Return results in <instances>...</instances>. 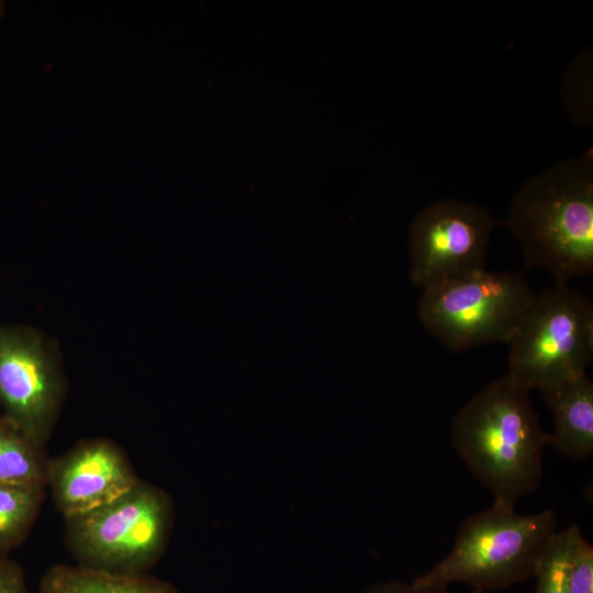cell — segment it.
Here are the masks:
<instances>
[{
	"label": "cell",
	"mask_w": 593,
	"mask_h": 593,
	"mask_svg": "<svg viewBox=\"0 0 593 593\" xmlns=\"http://www.w3.org/2000/svg\"><path fill=\"white\" fill-rule=\"evenodd\" d=\"M451 441L494 501L515 505L540 484L548 433L529 392L506 376L489 382L457 412Z\"/></svg>",
	"instance_id": "cell-1"
},
{
	"label": "cell",
	"mask_w": 593,
	"mask_h": 593,
	"mask_svg": "<svg viewBox=\"0 0 593 593\" xmlns=\"http://www.w3.org/2000/svg\"><path fill=\"white\" fill-rule=\"evenodd\" d=\"M504 225L519 243L526 268L556 283L593 270V155L558 163L517 191Z\"/></svg>",
	"instance_id": "cell-2"
},
{
	"label": "cell",
	"mask_w": 593,
	"mask_h": 593,
	"mask_svg": "<svg viewBox=\"0 0 593 593\" xmlns=\"http://www.w3.org/2000/svg\"><path fill=\"white\" fill-rule=\"evenodd\" d=\"M556 524L552 508L526 515L515 505L494 501L466 518L450 552L412 582L439 588L465 583L492 592L526 581L537 573Z\"/></svg>",
	"instance_id": "cell-3"
},
{
	"label": "cell",
	"mask_w": 593,
	"mask_h": 593,
	"mask_svg": "<svg viewBox=\"0 0 593 593\" xmlns=\"http://www.w3.org/2000/svg\"><path fill=\"white\" fill-rule=\"evenodd\" d=\"M65 521L67 547L78 566L143 575L165 553L175 508L163 489L139 479L112 502Z\"/></svg>",
	"instance_id": "cell-4"
},
{
	"label": "cell",
	"mask_w": 593,
	"mask_h": 593,
	"mask_svg": "<svg viewBox=\"0 0 593 593\" xmlns=\"http://www.w3.org/2000/svg\"><path fill=\"white\" fill-rule=\"evenodd\" d=\"M506 378L530 392L586 373L593 358V305L568 284L535 294L510 342Z\"/></svg>",
	"instance_id": "cell-5"
},
{
	"label": "cell",
	"mask_w": 593,
	"mask_h": 593,
	"mask_svg": "<svg viewBox=\"0 0 593 593\" xmlns=\"http://www.w3.org/2000/svg\"><path fill=\"white\" fill-rule=\"evenodd\" d=\"M534 295L522 273L482 269L423 290L418 317L452 351L508 343Z\"/></svg>",
	"instance_id": "cell-6"
},
{
	"label": "cell",
	"mask_w": 593,
	"mask_h": 593,
	"mask_svg": "<svg viewBox=\"0 0 593 593\" xmlns=\"http://www.w3.org/2000/svg\"><path fill=\"white\" fill-rule=\"evenodd\" d=\"M66 393L67 380L57 342L30 325L0 323L2 415L45 448Z\"/></svg>",
	"instance_id": "cell-7"
},
{
	"label": "cell",
	"mask_w": 593,
	"mask_h": 593,
	"mask_svg": "<svg viewBox=\"0 0 593 593\" xmlns=\"http://www.w3.org/2000/svg\"><path fill=\"white\" fill-rule=\"evenodd\" d=\"M493 227L477 203L446 199L424 208L410 231L412 281L426 290L485 269Z\"/></svg>",
	"instance_id": "cell-8"
},
{
	"label": "cell",
	"mask_w": 593,
	"mask_h": 593,
	"mask_svg": "<svg viewBox=\"0 0 593 593\" xmlns=\"http://www.w3.org/2000/svg\"><path fill=\"white\" fill-rule=\"evenodd\" d=\"M138 480L121 448L104 438L82 440L48 461L47 484L65 518L112 502Z\"/></svg>",
	"instance_id": "cell-9"
},
{
	"label": "cell",
	"mask_w": 593,
	"mask_h": 593,
	"mask_svg": "<svg viewBox=\"0 0 593 593\" xmlns=\"http://www.w3.org/2000/svg\"><path fill=\"white\" fill-rule=\"evenodd\" d=\"M553 417L548 446L572 460L593 452V382L588 373L540 392Z\"/></svg>",
	"instance_id": "cell-10"
},
{
	"label": "cell",
	"mask_w": 593,
	"mask_h": 593,
	"mask_svg": "<svg viewBox=\"0 0 593 593\" xmlns=\"http://www.w3.org/2000/svg\"><path fill=\"white\" fill-rule=\"evenodd\" d=\"M36 593H180L171 583L148 574L125 575L81 566L55 564Z\"/></svg>",
	"instance_id": "cell-11"
},
{
	"label": "cell",
	"mask_w": 593,
	"mask_h": 593,
	"mask_svg": "<svg viewBox=\"0 0 593 593\" xmlns=\"http://www.w3.org/2000/svg\"><path fill=\"white\" fill-rule=\"evenodd\" d=\"M48 461L44 447L0 415V485L45 488Z\"/></svg>",
	"instance_id": "cell-12"
},
{
	"label": "cell",
	"mask_w": 593,
	"mask_h": 593,
	"mask_svg": "<svg viewBox=\"0 0 593 593\" xmlns=\"http://www.w3.org/2000/svg\"><path fill=\"white\" fill-rule=\"evenodd\" d=\"M45 488L0 485V558L9 557L33 527Z\"/></svg>",
	"instance_id": "cell-13"
},
{
	"label": "cell",
	"mask_w": 593,
	"mask_h": 593,
	"mask_svg": "<svg viewBox=\"0 0 593 593\" xmlns=\"http://www.w3.org/2000/svg\"><path fill=\"white\" fill-rule=\"evenodd\" d=\"M578 525L557 530L535 574L534 593H568V571L577 536Z\"/></svg>",
	"instance_id": "cell-14"
},
{
	"label": "cell",
	"mask_w": 593,
	"mask_h": 593,
	"mask_svg": "<svg viewBox=\"0 0 593 593\" xmlns=\"http://www.w3.org/2000/svg\"><path fill=\"white\" fill-rule=\"evenodd\" d=\"M568 593H593V546L580 532L568 571Z\"/></svg>",
	"instance_id": "cell-15"
},
{
	"label": "cell",
	"mask_w": 593,
	"mask_h": 593,
	"mask_svg": "<svg viewBox=\"0 0 593 593\" xmlns=\"http://www.w3.org/2000/svg\"><path fill=\"white\" fill-rule=\"evenodd\" d=\"M0 593H29L23 569L10 557L0 558Z\"/></svg>",
	"instance_id": "cell-16"
},
{
	"label": "cell",
	"mask_w": 593,
	"mask_h": 593,
	"mask_svg": "<svg viewBox=\"0 0 593 593\" xmlns=\"http://www.w3.org/2000/svg\"><path fill=\"white\" fill-rule=\"evenodd\" d=\"M365 593H454L448 588L419 586L413 582L389 580L371 585ZM470 593H492L472 590Z\"/></svg>",
	"instance_id": "cell-17"
}]
</instances>
